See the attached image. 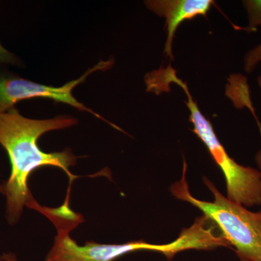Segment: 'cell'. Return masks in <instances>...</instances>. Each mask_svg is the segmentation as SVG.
<instances>
[{"instance_id": "obj_1", "label": "cell", "mask_w": 261, "mask_h": 261, "mask_svg": "<svg viewBox=\"0 0 261 261\" xmlns=\"http://www.w3.org/2000/svg\"><path fill=\"white\" fill-rule=\"evenodd\" d=\"M70 117L36 120L22 116L16 108L0 113V145L9 157L11 173L4 189L6 196L7 219L10 224L18 222L25 206L34 197L28 186L29 176L38 168L53 166L61 168L69 176H75L69 168L74 166L77 158L69 149L63 152H43L38 146V139L44 133L63 129L76 124Z\"/></svg>"}, {"instance_id": "obj_2", "label": "cell", "mask_w": 261, "mask_h": 261, "mask_svg": "<svg viewBox=\"0 0 261 261\" xmlns=\"http://www.w3.org/2000/svg\"><path fill=\"white\" fill-rule=\"evenodd\" d=\"M68 197L69 196H67L63 205L56 208L43 207L37 201L31 206V208L47 216L54 224L58 233L54 245L46 257V261H114L126 254L141 250L161 252L168 260H172L178 252L195 248V239L186 231H181L178 238L172 243L163 245L140 240L121 245L87 242L84 246H80L70 238V232L83 222L84 218L70 209Z\"/></svg>"}, {"instance_id": "obj_3", "label": "cell", "mask_w": 261, "mask_h": 261, "mask_svg": "<svg viewBox=\"0 0 261 261\" xmlns=\"http://www.w3.org/2000/svg\"><path fill=\"white\" fill-rule=\"evenodd\" d=\"M184 161L181 180L173 184L170 191L178 200L189 202L211 220L236 252L240 261H261V209L257 212L228 200L208 178L204 184L214 195L212 202L196 198L190 191Z\"/></svg>"}, {"instance_id": "obj_4", "label": "cell", "mask_w": 261, "mask_h": 261, "mask_svg": "<svg viewBox=\"0 0 261 261\" xmlns=\"http://www.w3.org/2000/svg\"><path fill=\"white\" fill-rule=\"evenodd\" d=\"M168 81L181 87L187 94L185 103L190 111V121L194 126L192 132L205 144L224 174L226 197L247 208L261 205L260 171L250 166H242L230 157L215 133L212 123L202 115L193 100L187 84L178 79L175 73L170 74Z\"/></svg>"}, {"instance_id": "obj_5", "label": "cell", "mask_w": 261, "mask_h": 261, "mask_svg": "<svg viewBox=\"0 0 261 261\" xmlns=\"http://www.w3.org/2000/svg\"><path fill=\"white\" fill-rule=\"evenodd\" d=\"M113 63V61H111L99 62L78 80L71 81L61 87H50L35 83L13 73H10V72L0 70V113L5 112L15 108L16 103L24 99L36 97L49 98L56 102L69 105L80 111H87L120 130L118 127L106 121L90 108L86 107L79 102L72 94V90L77 85L84 82L89 75L97 70H107L111 68Z\"/></svg>"}, {"instance_id": "obj_6", "label": "cell", "mask_w": 261, "mask_h": 261, "mask_svg": "<svg viewBox=\"0 0 261 261\" xmlns=\"http://www.w3.org/2000/svg\"><path fill=\"white\" fill-rule=\"evenodd\" d=\"M145 5L155 14L166 18L168 36L164 51L170 59L173 60V38L180 24L199 15H206L214 5V2L211 0H151L146 1Z\"/></svg>"}, {"instance_id": "obj_7", "label": "cell", "mask_w": 261, "mask_h": 261, "mask_svg": "<svg viewBox=\"0 0 261 261\" xmlns=\"http://www.w3.org/2000/svg\"><path fill=\"white\" fill-rule=\"evenodd\" d=\"M244 7L248 15V32H252L261 27V0H245Z\"/></svg>"}, {"instance_id": "obj_8", "label": "cell", "mask_w": 261, "mask_h": 261, "mask_svg": "<svg viewBox=\"0 0 261 261\" xmlns=\"http://www.w3.org/2000/svg\"><path fill=\"white\" fill-rule=\"evenodd\" d=\"M261 62V44L250 49L244 58V70L247 73H252Z\"/></svg>"}, {"instance_id": "obj_9", "label": "cell", "mask_w": 261, "mask_h": 261, "mask_svg": "<svg viewBox=\"0 0 261 261\" xmlns=\"http://www.w3.org/2000/svg\"><path fill=\"white\" fill-rule=\"evenodd\" d=\"M2 257H3V260L4 261H18L16 255L14 253H12V252L4 253L2 255Z\"/></svg>"}, {"instance_id": "obj_10", "label": "cell", "mask_w": 261, "mask_h": 261, "mask_svg": "<svg viewBox=\"0 0 261 261\" xmlns=\"http://www.w3.org/2000/svg\"><path fill=\"white\" fill-rule=\"evenodd\" d=\"M257 124H258L259 128H260V135H261V126L260 123H259V121H257ZM255 161H256V163L257 166H258L259 171L261 172V149L260 150L257 152L256 155H255Z\"/></svg>"}, {"instance_id": "obj_11", "label": "cell", "mask_w": 261, "mask_h": 261, "mask_svg": "<svg viewBox=\"0 0 261 261\" xmlns=\"http://www.w3.org/2000/svg\"><path fill=\"white\" fill-rule=\"evenodd\" d=\"M257 84H258L259 87L261 89V74L257 77Z\"/></svg>"}, {"instance_id": "obj_12", "label": "cell", "mask_w": 261, "mask_h": 261, "mask_svg": "<svg viewBox=\"0 0 261 261\" xmlns=\"http://www.w3.org/2000/svg\"><path fill=\"white\" fill-rule=\"evenodd\" d=\"M0 192H2V193L4 192V189H3V186L1 185V184H0Z\"/></svg>"}, {"instance_id": "obj_13", "label": "cell", "mask_w": 261, "mask_h": 261, "mask_svg": "<svg viewBox=\"0 0 261 261\" xmlns=\"http://www.w3.org/2000/svg\"><path fill=\"white\" fill-rule=\"evenodd\" d=\"M0 261H4L3 260V257H2V255H0Z\"/></svg>"}]
</instances>
